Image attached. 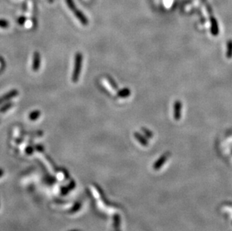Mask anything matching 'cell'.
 <instances>
[{
  "instance_id": "obj_1",
  "label": "cell",
  "mask_w": 232,
  "mask_h": 231,
  "mask_svg": "<svg viewBox=\"0 0 232 231\" xmlns=\"http://www.w3.org/2000/svg\"><path fill=\"white\" fill-rule=\"evenodd\" d=\"M83 56L81 53H77L75 58V66H74L73 74H72V81L74 83H77L78 81L80 74L81 71V66H82Z\"/></svg>"
},
{
  "instance_id": "obj_2",
  "label": "cell",
  "mask_w": 232,
  "mask_h": 231,
  "mask_svg": "<svg viewBox=\"0 0 232 231\" xmlns=\"http://www.w3.org/2000/svg\"><path fill=\"white\" fill-rule=\"evenodd\" d=\"M18 90H14L10 91V92H8V93L4 95H3L1 98H0V105H1V104L5 103L6 101L11 100V98L16 97V96H18Z\"/></svg>"
},
{
  "instance_id": "obj_3",
  "label": "cell",
  "mask_w": 232,
  "mask_h": 231,
  "mask_svg": "<svg viewBox=\"0 0 232 231\" xmlns=\"http://www.w3.org/2000/svg\"><path fill=\"white\" fill-rule=\"evenodd\" d=\"M40 64H41V57L39 53L35 52L33 55V61H32V70L37 71L40 68Z\"/></svg>"
},
{
  "instance_id": "obj_4",
  "label": "cell",
  "mask_w": 232,
  "mask_h": 231,
  "mask_svg": "<svg viewBox=\"0 0 232 231\" xmlns=\"http://www.w3.org/2000/svg\"><path fill=\"white\" fill-rule=\"evenodd\" d=\"M181 110H182V105L181 102L180 101H177L175 102L174 105V119L176 120L180 119L181 117Z\"/></svg>"
},
{
  "instance_id": "obj_5",
  "label": "cell",
  "mask_w": 232,
  "mask_h": 231,
  "mask_svg": "<svg viewBox=\"0 0 232 231\" xmlns=\"http://www.w3.org/2000/svg\"><path fill=\"white\" fill-rule=\"evenodd\" d=\"M212 29L213 35H218L219 28H218L217 23H216V20H215V19H214V18L212 19V29Z\"/></svg>"
},
{
  "instance_id": "obj_6",
  "label": "cell",
  "mask_w": 232,
  "mask_h": 231,
  "mask_svg": "<svg viewBox=\"0 0 232 231\" xmlns=\"http://www.w3.org/2000/svg\"><path fill=\"white\" fill-rule=\"evenodd\" d=\"M40 116H41V112L39 110L32 111L29 114V119L32 121H35L39 118Z\"/></svg>"
},
{
  "instance_id": "obj_7",
  "label": "cell",
  "mask_w": 232,
  "mask_h": 231,
  "mask_svg": "<svg viewBox=\"0 0 232 231\" xmlns=\"http://www.w3.org/2000/svg\"><path fill=\"white\" fill-rule=\"evenodd\" d=\"M130 94H131V92L129 89H124V90H121L120 92L118 93V95L121 98H125V97H128Z\"/></svg>"
},
{
  "instance_id": "obj_8",
  "label": "cell",
  "mask_w": 232,
  "mask_h": 231,
  "mask_svg": "<svg viewBox=\"0 0 232 231\" xmlns=\"http://www.w3.org/2000/svg\"><path fill=\"white\" fill-rule=\"evenodd\" d=\"M228 47H229V50L227 52V57L231 58L232 56V41H229Z\"/></svg>"
},
{
  "instance_id": "obj_9",
  "label": "cell",
  "mask_w": 232,
  "mask_h": 231,
  "mask_svg": "<svg viewBox=\"0 0 232 231\" xmlns=\"http://www.w3.org/2000/svg\"><path fill=\"white\" fill-rule=\"evenodd\" d=\"M11 107H12V104H11V103L6 104V105H5V106H3V107L0 109V112H5V111H7L8 110L10 109Z\"/></svg>"
},
{
  "instance_id": "obj_10",
  "label": "cell",
  "mask_w": 232,
  "mask_h": 231,
  "mask_svg": "<svg viewBox=\"0 0 232 231\" xmlns=\"http://www.w3.org/2000/svg\"><path fill=\"white\" fill-rule=\"evenodd\" d=\"M134 136H135V137L138 138V140L140 142V143H144V145L146 144V141H145V140H144V137H142V136L140 135V134H139L138 133H135V134H134Z\"/></svg>"
},
{
  "instance_id": "obj_11",
  "label": "cell",
  "mask_w": 232,
  "mask_h": 231,
  "mask_svg": "<svg viewBox=\"0 0 232 231\" xmlns=\"http://www.w3.org/2000/svg\"><path fill=\"white\" fill-rule=\"evenodd\" d=\"M0 27L7 28L8 27V23L5 20H0Z\"/></svg>"
},
{
  "instance_id": "obj_12",
  "label": "cell",
  "mask_w": 232,
  "mask_h": 231,
  "mask_svg": "<svg viewBox=\"0 0 232 231\" xmlns=\"http://www.w3.org/2000/svg\"><path fill=\"white\" fill-rule=\"evenodd\" d=\"M142 130H143V131H144V132H145V133H146V134H147V135H148V136H150V137H152V134H150V133H151V132H150V131L146 130V128H142Z\"/></svg>"
}]
</instances>
